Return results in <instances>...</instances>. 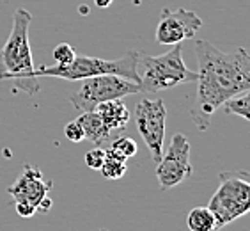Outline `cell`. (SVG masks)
I'll list each match as a JSON object with an SVG mask.
<instances>
[{
	"mask_svg": "<svg viewBox=\"0 0 250 231\" xmlns=\"http://www.w3.org/2000/svg\"><path fill=\"white\" fill-rule=\"evenodd\" d=\"M140 91L139 84L131 82L119 75H98V77L85 78L80 91L75 92L69 101L80 112L94 111L100 103L110 100H123L125 96L137 94Z\"/></svg>",
	"mask_w": 250,
	"mask_h": 231,
	"instance_id": "obj_6",
	"label": "cell"
},
{
	"mask_svg": "<svg viewBox=\"0 0 250 231\" xmlns=\"http://www.w3.org/2000/svg\"><path fill=\"white\" fill-rule=\"evenodd\" d=\"M140 68V91L142 94H156L170 87L190 84L197 80V71H192L183 61L181 45H172V48L164 55H139Z\"/></svg>",
	"mask_w": 250,
	"mask_h": 231,
	"instance_id": "obj_4",
	"label": "cell"
},
{
	"mask_svg": "<svg viewBox=\"0 0 250 231\" xmlns=\"http://www.w3.org/2000/svg\"><path fill=\"white\" fill-rule=\"evenodd\" d=\"M94 111L98 112L103 125L110 132L125 130L130 123V111H128V107L125 105L123 100H110L105 101V103H100Z\"/></svg>",
	"mask_w": 250,
	"mask_h": 231,
	"instance_id": "obj_11",
	"label": "cell"
},
{
	"mask_svg": "<svg viewBox=\"0 0 250 231\" xmlns=\"http://www.w3.org/2000/svg\"><path fill=\"white\" fill-rule=\"evenodd\" d=\"M78 11H80L82 15H87V13H89V7H87V5H82V7H78Z\"/></svg>",
	"mask_w": 250,
	"mask_h": 231,
	"instance_id": "obj_21",
	"label": "cell"
},
{
	"mask_svg": "<svg viewBox=\"0 0 250 231\" xmlns=\"http://www.w3.org/2000/svg\"><path fill=\"white\" fill-rule=\"evenodd\" d=\"M202 27V20L193 11L188 9H164L156 27L158 45H181L185 39H193Z\"/></svg>",
	"mask_w": 250,
	"mask_h": 231,
	"instance_id": "obj_9",
	"label": "cell"
},
{
	"mask_svg": "<svg viewBox=\"0 0 250 231\" xmlns=\"http://www.w3.org/2000/svg\"><path fill=\"white\" fill-rule=\"evenodd\" d=\"M222 111L226 112V114H231V116H240L243 117L245 121L250 119V92H240V94H236V96L229 98L222 103L220 107Z\"/></svg>",
	"mask_w": 250,
	"mask_h": 231,
	"instance_id": "obj_15",
	"label": "cell"
},
{
	"mask_svg": "<svg viewBox=\"0 0 250 231\" xmlns=\"http://www.w3.org/2000/svg\"><path fill=\"white\" fill-rule=\"evenodd\" d=\"M110 149H114L116 153L123 155L126 160L131 159V157H135V155H137V151H139V148H137V142H135L131 137H128V135H119L117 139L112 140Z\"/></svg>",
	"mask_w": 250,
	"mask_h": 231,
	"instance_id": "obj_16",
	"label": "cell"
},
{
	"mask_svg": "<svg viewBox=\"0 0 250 231\" xmlns=\"http://www.w3.org/2000/svg\"><path fill=\"white\" fill-rule=\"evenodd\" d=\"M135 123L140 137L144 139L146 146L149 149L151 159L154 164H158L164 155L165 123H167V109L164 100L142 98L135 107Z\"/></svg>",
	"mask_w": 250,
	"mask_h": 231,
	"instance_id": "obj_7",
	"label": "cell"
},
{
	"mask_svg": "<svg viewBox=\"0 0 250 231\" xmlns=\"http://www.w3.org/2000/svg\"><path fill=\"white\" fill-rule=\"evenodd\" d=\"M100 171L108 180H121L128 171L126 159L123 155L116 153L114 149H108V151H105V162H103Z\"/></svg>",
	"mask_w": 250,
	"mask_h": 231,
	"instance_id": "obj_14",
	"label": "cell"
},
{
	"mask_svg": "<svg viewBox=\"0 0 250 231\" xmlns=\"http://www.w3.org/2000/svg\"><path fill=\"white\" fill-rule=\"evenodd\" d=\"M190 155H192V146L188 137L185 134H176L167 151H164L160 162L156 164V178L162 190L176 187L192 174L193 167L190 162Z\"/></svg>",
	"mask_w": 250,
	"mask_h": 231,
	"instance_id": "obj_8",
	"label": "cell"
},
{
	"mask_svg": "<svg viewBox=\"0 0 250 231\" xmlns=\"http://www.w3.org/2000/svg\"><path fill=\"white\" fill-rule=\"evenodd\" d=\"M32 15L20 7L13 16V29L5 45L0 48V80H9L20 91L30 96L39 92L38 77L34 75V61L30 52L29 29Z\"/></svg>",
	"mask_w": 250,
	"mask_h": 231,
	"instance_id": "obj_2",
	"label": "cell"
},
{
	"mask_svg": "<svg viewBox=\"0 0 250 231\" xmlns=\"http://www.w3.org/2000/svg\"><path fill=\"white\" fill-rule=\"evenodd\" d=\"M103 162H105V149L103 148H94L85 153V164L92 171H100Z\"/></svg>",
	"mask_w": 250,
	"mask_h": 231,
	"instance_id": "obj_18",
	"label": "cell"
},
{
	"mask_svg": "<svg viewBox=\"0 0 250 231\" xmlns=\"http://www.w3.org/2000/svg\"><path fill=\"white\" fill-rule=\"evenodd\" d=\"M220 185L209 199L208 208L217 219L218 228L250 212V174L247 171L220 173Z\"/></svg>",
	"mask_w": 250,
	"mask_h": 231,
	"instance_id": "obj_5",
	"label": "cell"
},
{
	"mask_svg": "<svg viewBox=\"0 0 250 231\" xmlns=\"http://www.w3.org/2000/svg\"><path fill=\"white\" fill-rule=\"evenodd\" d=\"M78 125L82 126L83 130V140H89L96 148H103V146L108 144L110 140V134L112 132L103 125L101 117L98 116L96 111H89V112H82L75 119Z\"/></svg>",
	"mask_w": 250,
	"mask_h": 231,
	"instance_id": "obj_12",
	"label": "cell"
},
{
	"mask_svg": "<svg viewBox=\"0 0 250 231\" xmlns=\"http://www.w3.org/2000/svg\"><path fill=\"white\" fill-rule=\"evenodd\" d=\"M53 183L44 180L43 173L34 165H25L23 171L20 173V176L15 180V183L7 187V194H9L15 203H23L29 205L36 210L38 213L39 203L48 198L50 190H52Z\"/></svg>",
	"mask_w": 250,
	"mask_h": 231,
	"instance_id": "obj_10",
	"label": "cell"
},
{
	"mask_svg": "<svg viewBox=\"0 0 250 231\" xmlns=\"http://www.w3.org/2000/svg\"><path fill=\"white\" fill-rule=\"evenodd\" d=\"M53 59H55V64L57 66H67L71 64L77 57V52L69 43H59L52 52Z\"/></svg>",
	"mask_w": 250,
	"mask_h": 231,
	"instance_id": "obj_17",
	"label": "cell"
},
{
	"mask_svg": "<svg viewBox=\"0 0 250 231\" xmlns=\"http://www.w3.org/2000/svg\"><path fill=\"white\" fill-rule=\"evenodd\" d=\"M112 2H114V0H94V4H96L100 9H105V7H108Z\"/></svg>",
	"mask_w": 250,
	"mask_h": 231,
	"instance_id": "obj_20",
	"label": "cell"
},
{
	"mask_svg": "<svg viewBox=\"0 0 250 231\" xmlns=\"http://www.w3.org/2000/svg\"><path fill=\"white\" fill-rule=\"evenodd\" d=\"M139 55L140 52H130L119 59H101V57H75L67 66H39L34 69L36 77H57L64 80H85V78L98 77V75H119L131 82L140 86V71H139Z\"/></svg>",
	"mask_w": 250,
	"mask_h": 231,
	"instance_id": "obj_3",
	"label": "cell"
},
{
	"mask_svg": "<svg viewBox=\"0 0 250 231\" xmlns=\"http://www.w3.org/2000/svg\"><path fill=\"white\" fill-rule=\"evenodd\" d=\"M195 55L199 69L192 119L199 130L206 132L224 101L250 89V55L243 46L222 52L206 39L195 41Z\"/></svg>",
	"mask_w": 250,
	"mask_h": 231,
	"instance_id": "obj_1",
	"label": "cell"
},
{
	"mask_svg": "<svg viewBox=\"0 0 250 231\" xmlns=\"http://www.w3.org/2000/svg\"><path fill=\"white\" fill-rule=\"evenodd\" d=\"M64 135H66V139L71 140V142H82L83 140V130L77 121H71V123H67V125L64 126Z\"/></svg>",
	"mask_w": 250,
	"mask_h": 231,
	"instance_id": "obj_19",
	"label": "cell"
},
{
	"mask_svg": "<svg viewBox=\"0 0 250 231\" xmlns=\"http://www.w3.org/2000/svg\"><path fill=\"white\" fill-rule=\"evenodd\" d=\"M187 226L190 231H218L217 219L208 207H195L187 217Z\"/></svg>",
	"mask_w": 250,
	"mask_h": 231,
	"instance_id": "obj_13",
	"label": "cell"
},
{
	"mask_svg": "<svg viewBox=\"0 0 250 231\" xmlns=\"http://www.w3.org/2000/svg\"><path fill=\"white\" fill-rule=\"evenodd\" d=\"M98 231H108V230H98Z\"/></svg>",
	"mask_w": 250,
	"mask_h": 231,
	"instance_id": "obj_22",
	"label": "cell"
}]
</instances>
